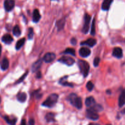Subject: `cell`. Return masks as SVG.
<instances>
[{
	"instance_id": "obj_1",
	"label": "cell",
	"mask_w": 125,
	"mask_h": 125,
	"mask_svg": "<svg viewBox=\"0 0 125 125\" xmlns=\"http://www.w3.org/2000/svg\"><path fill=\"white\" fill-rule=\"evenodd\" d=\"M68 100L72 105L78 109H81L83 107V102L80 97L77 96L75 94H72L68 96Z\"/></svg>"
},
{
	"instance_id": "obj_2",
	"label": "cell",
	"mask_w": 125,
	"mask_h": 125,
	"mask_svg": "<svg viewBox=\"0 0 125 125\" xmlns=\"http://www.w3.org/2000/svg\"><path fill=\"white\" fill-rule=\"evenodd\" d=\"M59 96L56 94H53L50 95L46 100L43 103L42 105L46 107H52L54 106L57 102Z\"/></svg>"
},
{
	"instance_id": "obj_3",
	"label": "cell",
	"mask_w": 125,
	"mask_h": 125,
	"mask_svg": "<svg viewBox=\"0 0 125 125\" xmlns=\"http://www.w3.org/2000/svg\"><path fill=\"white\" fill-rule=\"evenodd\" d=\"M78 66L81 73L83 74L84 77L85 78L89 74V70H90V65L89 63L83 60H79L78 61Z\"/></svg>"
},
{
	"instance_id": "obj_4",
	"label": "cell",
	"mask_w": 125,
	"mask_h": 125,
	"mask_svg": "<svg viewBox=\"0 0 125 125\" xmlns=\"http://www.w3.org/2000/svg\"><path fill=\"white\" fill-rule=\"evenodd\" d=\"M90 19H91V17L88 13H85L84 15V24L83 26V30H82L84 34H87L89 31Z\"/></svg>"
},
{
	"instance_id": "obj_5",
	"label": "cell",
	"mask_w": 125,
	"mask_h": 125,
	"mask_svg": "<svg viewBox=\"0 0 125 125\" xmlns=\"http://www.w3.org/2000/svg\"><path fill=\"white\" fill-rule=\"evenodd\" d=\"M59 62H61L62 63H64V64H66L67 65L71 66L72 65L74 64V59H73L71 57H68V56H62L58 60Z\"/></svg>"
},
{
	"instance_id": "obj_6",
	"label": "cell",
	"mask_w": 125,
	"mask_h": 125,
	"mask_svg": "<svg viewBox=\"0 0 125 125\" xmlns=\"http://www.w3.org/2000/svg\"><path fill=\"white\" fill-rule=\"evenodd\" d=\"M86 117L87 118L92 120H96L99 118V115L97 112H94V111L89 108L86 110Z\"/></svg>"
},
{
	"instance_id": "obj_7",
	"label": "cell",
	"mask_w": 125,
	"mask_h": 125,
	"mask_svg": "<svg viewBox=\"0 0 125 125\" xmlns=\"http://www.w3.org/2000/svg\"><path fill=\"white\" fill-rule=\"evenodd\" d=\"M4 7L7 12L12 10L15 7L14 0H5L4 2Z\"/></svg>"
},
{
	"instance_id": "obj_8",
	"label": "cell",
	"mask_w": 125,
	"mask_h": 125,
	"mask_svg": "<svg viewBox=\"0 0 125 125\" xmlns=\"http://www.w3.org/2000/svg\"><path fill=\"white\" fill-rule=\"evenodd\" d=\"M56 59V54L53 52H48L44 56L43 61L46 63H50Z\"/></svg>"
},
{
	"instance_id": "obj_9",
	"label": "cell",
	"mask_w": 125,
	"mask_h": 125,
	"mask_svg": "<svg viewBox=\"0 0 125 125\" xmlns=\"http://www.w3.org/2000/svg\"><path fill=\"white\" fill-rule=\"evenodd\" d=\"M79 55L82 57H87L90 56L91 53V51L89 48H87L86 47H83L80 48L79 51Z\"/></svg>"
},
{
	"instance_id": "obj_10",
	"label": "cell",
	"mask_w": 125,
	"mask_h": 125,
	"mask_svg": "<svg viewBox=\"0 0 125 125\" xmlns=\"http://www.w3.org/2000/svg\"><path fill=\"white\" fill-rule=\"evenodd\" d=\"M112 55L115 57L120 59L123 57V50L120 47H115L112 51Z\"/></svg>"
},
{
	"instance_id": "obj_11",
	"label": "cell",
	"mask_w": 125,
	"mask_h": 125,
	"mask_svg": "<svg viewBox=\"0 0 125 125\" xmlns=\"http://www.w3.org/2000/svg\"><path fill=\"white\" fill-rule=\"evenodd\" d=\"M96 43V39H89L88 40H85V41L82 42L81 43V45H87L89 47H93V46H95Z\"/></svg>"
},
{
	"instance_id": "obj_12",
	"label": "cell",
	"mask_w": 125,
	"mask_h": 125,
	"mask_svg": "<svg viewBox=\"0 0 125 125\" xmlns=\"http://www.w3.org/2000/svg\"><path fill=\"white\" fill-rule=\"evenodd\" d=\"M42 61L43 59H39L35 63H34V64L32 66V72L33 73L37 72L40 69V67H41L42 64Z\"/></svg>"
},
{
	"instance_id": "obj_13",
	"label": "cell",
	"mask_w": 125,
	"mask_h": 125,
	"mask_svg": "<svg viewBox=\"0 0 125 125\" xmlns=\"http://www.w3.org/2000/svg\"><path fill=\"white\" fill-rule=\"evenodd\" d=\"M85 105H86L87 107H88L89 108L92 107L93 106H94V105L96 104L95 98H94L93 96H89V97H87L85 99Z\"/></svg>"
},
{
	"instance_id": "obj_14",
	"label": "cell",
	"mask_w": 125,
	"mask_h": 125,
	"mask_svg": "<svg viewBox=\"0 0 125 125\" xmlns=\"http://www.w3.org/2000/svg\"><path fill=\"white\" fill-rule=\"evenodd\" d=\"M1 40L4 43L10 44L13 42V38H12V37L10 34H6L2 37Z\"/></svg>"
},
{
	"instance_id": "obj_15",
	"label": "cell",
	"mask_w": 125,
	"mask_h": 125,
	"mask_svg": "<svg viewBox=\"0 0 125 125\" xmlns=\"http://www.w3.org/2000/svg\"><path fill=\"white\" fill-rule=\"evenodd\" d=\"M112 2H113V0H104L102 6H101V9L103 10H108Z\"/></svg>"
},
{
	"instance_id": "obj_16",
	"label": "cell",
	"mask_w": 125,
	"mask_h": 125,
	"mask_svg": "<svg viewBox=\"0 0 125 125\" xmlns=\"http://www.w3.org/2000/svg\"><path fill=\"white\" fill-rule=\"evenodd\" d=\"M125 104V90H123L121 93L118 99V105L119 107H122Z\"/></svg>"
},
{
	"instance_id": "obj_17",
	"label": "cell",
	"mask_w": 125,
	"mask_h": 125,
	"mask_svg": "<svg viewBox=\"0 0 125 125\" xmlns=\"http://www.w3.org/2000/svg\"><path fill=\"white\" fill-rule=\"evenodd\" d=\"M68 77L67 76H64L63 78H61L59 81V84H61V85H63V86H68L71 87H73V84H72V83H68L67 81V79Z\"/></svg>"
},
{
	"instance_id": "obj_18",
	"label": "cell",
	"mask_w": 125,
	"mask_h": 125,
	"mask_svg": "<svg viewBox=\"0 0 125 125\" xmlns=\"http://www.w3.org/2000/svg\"><path fill=\"white\" fill-rule=\"evenodd\" d=\"M40 18H41V15L40 14L39 10L35 9L33 12V21L35 23H37L39 21Z\"/></svg>"
},
{
	"instance_id": "obj_19",
	"label": "cell",
	"mask_w": 125,
	"mask_h": 125,
	"mask_svg": "<svg viewBox=\"0 0 125 125\" xmlns=\"http://www.w3.org/2000/svg\"><path fill=\"white\" fill-rule=\"evenodd\" d=\"M9 62L8 59L7 58H4L1 63V70L3 71L6 70L9 68Z\"/></svg>"
},
{
	"instance_id": "obj_20",
	"label": "cell",
	"mask_w": 125,
	"mask_h": 125,
	"mask_svg": "<svg viewBox=\"0 0 125 125\" xmlns=\"http://www.w3.org/2000/svg\"><path fill=\"white\" fill-rule=\"evenodd\" d=\"M27 95L25 93L21 92L17 95V100L18 101L21 103H24L26 100Z\"/></svg>"
},
{
	"instance_id": "obj_21",
	"label": "cell",
	"mask_w": 125,
	"mask_h": 125,
	"mask_svg": "<svg viewBox=\"0 0 125 125\" xmlns=\"http://www.w3.org/2000/svg\"><path fill=\"white\" fill-rule=\"evenodd\" d=\"M4 118L6 122L10 125H15L17 122V118H10L9 116H4Z\"/></svg>"
},
{
	"instance_id": "obj_22",
	"label": "cell",
	"mask_w": 125,
	"mask_h": 125,
	"mask_svg": "<svg viewBox=\"0 0 125 125\" xmlns=\"http://www.w3.org/2000/svg\"><path fill=\"white\" fill-rule=\"evenodd\" d=\"M65 20L64 18H62L56 22V26H57L58 31H61L63 29L65 26Z\"/></svg>"
},
{
	"instance_id": "obj_23",
	"label": "cell",
	"mask_w": 125,
	"mask_h": 125,
	"mask_svg": "<svg viewBox=\"0 0 125 125\" xmlns=\"http://www.w3.org/2000/svg\"><path fill=\"white\" fill-rule=\"evenodd\" d=\"M89 109H90L91 110L94 111V112H101L103 110V107L101 105L98 104H95L94 106H93L92 107H90Z\"/></svg>"
},
{
	"instance_id": "obj_24",
	"label": "cell",
	"mask_w": 125,
	"mask_h": 125,
	"mask_svg": "<svg viewBox=\"0 0 125 125\" xmlns=\"http://www.w3.org/2000/svg\"><path fill=\"white\" fill-rule=\"evenodd\" d=\"M25 40H26L25 38H22V39H21L20 40H18V41L17 42V43H16V45H15L16 50H20V49L24 45V42H25Z\"/></svg>"
},
{
	"instance_id": "obj_25",
	"label": "cell",
	"mask_w": 125,
	"mask_h": 125,
	"mask_svg": "<svg viewBox=\"0 0 125 125\" xmlns=\"http://www.w3.org/2000/svg\"><path fill=\"white\" fill-rule=\"evenodd\" d=\"M13 34L16 37H18L21 35V30L20 27L18 25H16L13 28Z\"/></svg>"
},
{
	"instance_id": "obj_26",
	"label": "cell",
	"mask_w": 125,
	"mask_h": 125,
	"mask_svg": "<svg viewBox=\"0 0 125 125\" xmlns=\"http://www.w3.org/2000/svg\"><path fill=\"white\" fill-rule=\"evenodd\" d=\"M46 121L48 122H54V115L52 113H48L46 115V117H45Z\"/></svg>"
},
{
	"instance_id": "obj_27",
	"label": "cell",
	"mask_w": 125,
	"mask_h": 125,
	"mask_svg": "<svg viewBox=\"0 0 125 125\" xmlns=\"http://www.w3.org/2000/svg\"><path fill=\"white\" fill-rule=\"evenodd\" d=\"M64 54H71L72 56H75V50L73 48H68L66 49L63 52Z\"/></svg>"
},
{
	"instance_id": "obj_28",
	"label": "cell",
	"mask_w": 125,
	"mask_h": 125,
	"mask_svg": "<svg viewBox=\"0 0 125 125\" xmlns=\"http://www.w3.org/2000/svg\"><path fill=\"white\" fill-rule=\"evenodd\" d=\"M86 87L87 89L89 91H92L94 88V84H93L92 82L89 81L87 83V84H86Z\"/></svg>"
},
{
	"instance_id": "obj_29",
	"label": "cell",
	"mask_w": 125,
	"mask_h": 125,
	"mask_svg": "<svg viewBox=\"0 0 125 125\" xmlns=\"http://www.w3.org/2000/svg\"><path fill=\"white\" fill-rule=\"evenodd\" d=\"M28 39H32L33 36H34V31L32 28H29V31H28Z\"/></svg>"
},
{
	"instance_id": "obj_30",
	"label": "cell",
	"mask_w": 125,
	"mask_h": 125,
	"mask_svg": "<svg viewBox=\"0 0 125 125\" xmlns=\"http://www.w3.org/2000/svg\"><path fill=\"white\" fill-rule=\"evenodd\" d=\"M95 18H94L92 22V25L91 35H95Z\"/></svg>"
},
{
	"instance_id": "obj_31",
	"label": "cell",
	"mask_w": 125,
	"mask_h": 125,
	"mask_svg": "<svg viewBox=\"0 0 125 125\" xmlns=\"http://www.w3.org/2000/svg\"><path fill=\"white\" fill-rule=\"evenodd\" d=\"M28 71H27V72H26V73H24V74H23V75L21 77V78H20V79H18V80L17 81V82H16V84H19V83H21V82L23 81L24 80V79H25V78H26V76L28 75Z\"/></svg>"
},
{
	"instance_id": "obj_32",
	"label": "cell",
	"mask_w": 125,
	"mask_h": 125,
	"mask_svg": "<svg viewBox=\"0 0 125 125\" xmlns=\"http://www.w3.org/2000/svg\"><path fill=\"white\" fill-rule=\"evenodd\" d=\"M100 59L98 57H95V59L94 61V65L95 67H98L99 65V63H100Z\"/></svg>"
},
{
	"instance_id": "obj_33",
	"label": "cell",
	"mask_w": 125,
	"mask_h": 125,
	"mask_svg": "<svg viewBox=\"0 0 125 125\" xmlns=\"http://www.w3.org/2000/svg\"><path fill=\"white\" fill-rule=\"evenodd\" d=\"M76 43H77V41L76 40L75 38H72V39H71V43H72V45H76Z\"/></svg>"
},
{
	"instance_id": "obj_34",
	"label": "cell",
	"mask_w": 125,
	"mask_h": 125,
	"mask_svg": "<svg viewBox=\"0 0 125 125\" xmlns=\"http://www.w3.org/2000/svg\"><path fill=\"white\" fill-rule=\"evenodd\" d=\"M29 125H35V120L33 118H31V119L29 120Z\"/></svg>"
},
{
	"instance_id": "obj_35",
	"label": "cell",
	"mask_w": 125,
	"mask_h": 125,
	"mask_svg": "<svg viewBox=\"0 0 125 125\" xmlns=\"http://www.w3.org/2000/svg\"><path fill=\"white\" fill-rule=\"evenodd\" d=\"M37 78H40L42 76V74H41V73H40V72H38L37 73Z\"/></svg>"
},
{
	"instance_id": "obj_36",
	"label": "cell",
	"mask_w": 125,
	"mask_h": 125,
	"mask_svg": "<svg viewBox=\"0 0 125 125\" xmlns=\"http://www.w3.org/2000/svg\"><path fill=\"white\" fill-rule=\"evenodd\" d=\"M21 125H26V120L24 119H23L21 120Z\"/></svg>"
},
{
	"instance_id": "obj_37",
	"label": "cell",
	"mask_w": 125,
	"mask_h": 125,
	"mask_svg": "<svg viewBox=\"0 0 125 125\" xmlns=\"http://www.w3.org/2000/svg\"><path fill=\"white\" fill-rule=\"evenodd\" d=\"M122 113L123 114H125V108L122 111Z\"/></svg>"
},
{
	"instance_id": "obj_38",
	"label": "cell",
	"mask_w": 125,
	"mask_h": 125,
	"mask_svg": "<svg viewBox=\"0 0 125 125\" xmlns=\"http://www.w3.org/2000/svg\"><path fill=\"white\" fill-rule=\"evenodd\" d=\"M1 50H2V46H1V44H0V55H1Z\"/></svg>"
},
{
	"instance_id": "obj_39",
	"label": "cell",
	"mask_w": 125,
	"mask_h": 125,
	"mask_svg": "<svg viewBox=\"0 0 125 125\" xmlns=\"http://www.w3.org/2000/svg\"><path fill=\"white\" fill-rule=\"evenodd\" d=\"M106 93H107V94H111V91H110V90H107V91H106Z\"/></svg>"
},
{
	"instance_id": "obj_40",
	"label": "cell",
	"mask_w": 125,
	"mask_h": 125,
	"mask_svg": "<svg viewBox=\"0 0 125 125\" xmlns=\"http://www.w3.org/2000/svg\"><path fill=\"white\" fill-rule=\"evenodd\" d=\"M89 125H100L99 124H94V123H90Z\"/></svg>"
},
{
	"instance_id": "obj_41",
	"label": "cell",
	"mask_w": 125,
	"mask_h": 125,
	"mask_svg": "<svg viewBox=\"0 0 125 125\" xmlns=\"http://www.w3.org/2000/svg\"><path fill=\"white\" fill-rule=\"evenodd\" d=\"M0 103H1V98H0Z\"/></svg>"
},
{
	"instance_id": "obj_42",
	"label": "cell",
	"mask_w": 125,
	"mask_h": 125,
	"mask_svg": "<svg viewBox=\"0 0 125 125\" xmlns=\"http://www.w3.org/2000/svg\"></svg>"
}]
</instances>
